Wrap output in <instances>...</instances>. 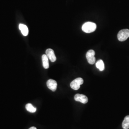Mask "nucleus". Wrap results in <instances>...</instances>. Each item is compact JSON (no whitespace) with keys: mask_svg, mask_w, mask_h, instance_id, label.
<instances>
[{"mask_svg":"<svg viewBox=\"0 0 129 129\" xmlns=\"http://www.w3.org/2000/svg\"><path fill=\"white\" fill-rule=\"evenodd\" d=\"M122 127L123 129H128L129 128V115L125 117L124 119L123 120Z\"/></svg>","mask_w":129,"mask_h":129,"instance_id":"obj_11","label":"nucleus"},{"mask_svg":"<svg viewBox=\"0 0 129 129\" xmlns=\"http://www.w3.org/2000/svg\"><path fill=\"white\" fill-rule=\"evenodd\" d=\"M117 37L120 41H124L129 37V29L121 30L118 34Z\"/></svg>","mask_w":129,"mask_h":129,"instance_id":"obj_2","label":"nucleus"},{"mask_svg":"<svg viewBox=\"0 0 129 129\" xmlns=\"http://www.w3.org/2000/svg\"><path fill=\"white\" fill-rule=\"evenodd\" d=\"M96 66L97 69H99L100 71H102L105 69V65L103 61L102 60L100 59L98 60L96 63Z\"/></svg>","mask_w":129,"mask_h":129,"instance_id":"obj_10","label":"nucleus"},{"mask_svg":"<svg viewBox=\"0 0 129 129\" xmlns=\"http://www.w3.org/2000/svg\"><path fill=\"white\" fill-rule=\"evenodd\" d=\"M29 129H37V128L36 127H31V128H30Z\"/></svg>","mask_w":129,"mask_h":129,"instance_id":"obj_13","label":"nucleus"},{"mask_svg":"<svg viewBox=\"0 0 129 129\" xmlns=\"http://www.w3.org/2000/svg\"><path fill=\"white\" fill-rule=\"evenodd\" d=\"M19 28L20 31H21L22 34L24 36L26 37L28 35L29 33V30L27 26L26 25H24L23 24H21L20 23L19 25Z\"/></svg>","mask_w":129,"mask_h":129,"instance_id":"obj_8","label":"nucleus"},{"mask_svg":"<svg viewBox=\"0 0 129 129\" xmlns=\"http://www.w3.org/2000/svg\"><path fill=\"white\" fill-rule=\"evenodd\" d=\"M25 108L28 111L31 113H35L37 111L36 108L33 106L31 103H28L27 104H26L25 106Z\"/></svg>","mask_w":129,"mask_h":129,"instance_id":"obj_12","label":"nucleus"},{"mask_svg":"<svg viewBox=\"0 0 129 129\" xmlns=\"http://www.w3.org/2000/svg\"><path fill=\"white\" fill-rule=\"evenodd\" d=\"M84 80L81 78H78L74 79L70 83V87L74 90H78L80 88V85L83 84Z\"/></svg>","mask_w":129,"mask_h":129,"instance_id":"obj_3","label":"nucleus"},{"mask_svg":"<svg viewBox=\"0 0 129 129\" xmlns=\"http://www.w3.org/2000/svg\"><path fill=\"white\" fill-rule=\"evenodd\" d=\"M97 28L96 23L88 22L84 23L82 26V29L83 32L86 33H91L94 32Z\"/></svg>","mask_w":129,"mask_h":129,"instance_id":"obj_1","label":"nucleus"},{"mask_svg":"<svg viewBox=\"0 0 129 129\" xmlns=\"http://www.w3.org/2000/svg\"><path fill=\"white\" fill-rule=\"evenodd\" d=\"M46 85L48 88L53 91H55L57 88V82L54 79H50L48 80H47L46 82Z\"/></svg>","mask_w":129,"mask_h":129,"instance_id":"obj_6","label":"nucleus"},{"mask_svg":"<svg viewBox=\"0 0 129 129\" xmlns=\"http://www.w3.org/2000/svg\"><path fill=\"white\" fill-rule=\"evenodd\" d=\"M95 52L93 50H89L86 54V58L88 63L90 64H94L95 63L96 59L95 57Z\"/></svg>","mask_w":129,"mask_h":129,"instance_id":"obj_4","label":"nucleus"},{"mask_svg":"<svg viewBox=\"0 0 129 129\" xmlns=\"http://www.w3.org/2000/svg\"><path fill=\"white\" fill-rule=\"evenodd\" d=\"M42 62H43V67L45 69H47L49 67V64L48 62V58L47 56L46 55H43L42 56Z\"/></svg>","mask_w":129,"mask_h":129,"instance_id":"obj_9","label":"nucleus"},{"mask_svg":"<svg viewBox=\"0 0 129 129\" xmlns=\"http://www.w3.org/2000/svg\"><path fill=\"white\" fill-rule=\"evenodd\" d=\"M74 99L76 102H80L83 104H86L88 102V97L83 94H77L74 97Z\"/></svg>","mask_w":129,"mask_h":129,"instance_id":"obj_5","label":"nucleus"},{"mask_svg":"<svg viewBox=\"0 0 129 129\" xmlns=\"http://www.w3.org/2000/svg\"><path fill=\"white\" fill-rule=\"evenodd\" d=\"M46 55L48 57V59L51 61L52 62H54L56 60L54 51L50 48H48L46 51Z\"/></svg>","mask_w":129,"mask_h":129,"instance_id":"obj_7","label":"nucleus"}]
</instances>
